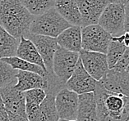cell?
I'll use <instances>...</instances> for the list:
<instances>
[{"mask_svg":"<svg viewBox=\"0 0 129 121\" xmlns=\"http://www.w3.org/2000/svg\"><path fill=\"white\" fill-rule=\"evenodd\" d=\"M112 36L98 24L81 28V49L106 54Z\"/></svg>","mask_w":129,"mask_h":121,"instance_id":"cell-5","label":"cell"},{"mask_svg":"<svg viewBox=\"0 0 129 121\" xmlns=\"http://www.w3.org/2000/svg\"><path fill=\"white\" fill-rule=\"evenodd\" d=\"M79 52L68 51L58 47L53 59V73L58 81L65 85L73 73L79 60Z\"/></svg>","mask_w":129,"mask_h":121,"instance_id":"cell-6","label":"cell"},{"mask_svg":"<svg viewBox=\"0 0 129 121\" xmlns=\"http://www.w3.org/2000/svg\"><path fill=\"white\" fill-rule=\"evenodd\" d=\"M124 32H129V4L125 5V21H124Z\"/></svg>","mask_w":129,"mask_h":121,"instance_id":"cell-26","label":"cell"},{"mask_svg":"<svg viewBox=\"0 0 129 121\" xmlns=\"http://www.w3.org/2000/svg\"><path fill=\"white\" fill-rule=\"evenodd\" d=\"M128 66H129V49L127 48L123 55L122 56V57L119 59L118 61L116 63V65L112 69L117 71H126V69H127Z\"/></svg>","mask_w":129,"mask_h":121,"instance_id":"cell-25","label":"cell"},{"mask_svg":"<svg viewBox=\"0 0 129 121\" xmlns=\"http://www.w3.org/2000/svg\"><path fill=\"white\" fill-rule=\"evenodd\" d=\"M0 110H4V104H3V101H2V97H1V95H0Z\"/></svg>","mask_w":129,"mask_h":121,"instance_id":"cell-31","label":"cell"},{"mask_svg":"<svg viewBox=\"0 0 129 121\" xmlns=\"http://www.w3.org/2000/svg\"><path fill=\"white\" fill-rule=\"evenodd\" d=\"M16 83H12L0 89L4 110L8 113L26 117L24 93L15 88Z\"/></svg>","mask_w":129,"mask_h":121,"instance_id":"cell-11","label":"cell"},{"mask_svg":"<svg viewBox=\"0 0 129 121\" xmlns=\"http://www.w3.org/2000/svg\"><path fill=\"white\" fill-rule=\"evenodd\" d=\"M8 113V115L10 121H29L27 119V117L21 116V115H17V114H14L12 113Z\"/></svg>","mask_w":129,"mask_h":121,"instance_id":"cell-27","label":"cell"},{"mask_svg":"<svg viewBox=\"0 0 129 121\" xmlns=\"http://www.w3.org/2000/svg\"><path fill=\"white\" fill-rule=\"evenodd\" d=\"M68 121H77L76 119H73V120H68Z\"/></svg>","mask_w":129,"mask_h":121,"instance_id":"cell-34","label":"cell"},{"mask_svg":"<svg viewBox=\"0 0 129 121\" xmlns=\"http://www.w3.org/2000/svg\"><path fill=\"white\" fill-rule=\"evenodd\" d=\"M126 71H127V73H129V66H127V69H126Z\"/></svg>","mask_w":129,"mask_h":121,"instance_id":"cell-32","label":"cell"},{"mask_svg":"<svg viewBox=\"0 0 129 121\" xmlns=\"http://www.w3.org/2000/svg\"><path fill=\"white\" fill-rule=\"evenodd\" d=\"M79 57L84 69L96 81H100L109 72L106 54L81 49Z\"/></svg>","mask_w":129,"mask_h":121,"instance_id":"cell-7","label":"cell"},{"mask_svg":"<svg viewBox=\"0 0 129 121\" xmlns=\"http://www.w3.org/2000/svg\"><path fill=\"white\" fill-rule=\"evenodd\" d=\"M58 45L68 51L79 52L81 50V27L71 26L57 38Z\"/></svg>","mask_w":129,"mask_h":121,"instance_id":"cell-16","label":"cell"},{"mask_svg":"<svg viewBox=\"0 0 129 121\" xmlns=\"http://www.w3.org/2000/svg\"><path fill=\"white\" fill-rule=\"evenodd\" d=\"M17 73L18 70L13 69L5 61L0 60V89L17 83Z\"/></svg>","mask_w":129,"mask_h":121,"instance_id":"cell-24","label":"cell"},{"mask_svg":"<svg viewBox=\"0 0 129 121\" xmlns=\"http://www.w3.org/2000/svg\"><path fill=\"white\" fill-rule=\"evenodd\" d=\"M93 92L99 121L129 120V97L108 91L98 81Z\"/></svg>","mask_w":129,"mask_h":121,"instance_id":"cell-1","label":"cell"},{"mask_svg":"<svg viewBox=\"0 0 129 121\" xmlns=\"http://www.w3.org/2000/svg\"><path fill=\"white\" fill-rule=\"evenodd\" d=\"M15 88L21 92L36 88L44 89L46 92L48 89V81L38 74L18 70Z\"/></svg>","mask_w":129,"mask_h":121,"instance_id":"cell-14","label":"cell"},{"mask_svg":"<svg viewBox=\"0 0 129 121\" xmlns=\"http://www.w3.org/2000/svg\"><path fill=\"white\" fill-rule=\"evenodd\" d=\"M111 3H115V4H129V0H109Z\"/></svg>","mask_w":129,"mask_h":121,"instance_id":"cell-30","label":"cell"},{"mask_svg":"<svg viewBox=\"0 0 129 121\" xmlns=\"http://www.w3.org/2000/svg\"><path fill=\"white\" fill-rule=\"evenodd\" d=\"M59 118L55 106V95L47 93L40 105L37 121H58Z\"/></svg>","mask_w":129,"mask_h":121,"instance_id":"cell-20","label":"cell"},{"mask_svg":"<svg viewBox=\"0 0 129 121\" xmlns=\"http://www.w3.org/2000/svg\"><path fill=\"white\" fill-rule=\"evenodd\" d=\"M123 43L125 47L129 49V32L124 33L123 35Z\"/></svg>","mask_w":129,"mask_h":121,"instance_id":"cell-29","label":"cell"},{"mask_svg":"<svg viewBox=\"0 0 129 121\" xmlns=\"http://www.w3.org/2000/svg\"><path fill=\"white\" fill-rule=\"evenodd\" d=\"M19 41L0 26V60L16 57Z\"/></svg>","mask_w":129,"mask_h":121,"instance_id":"cell-19","label":"cell"},{"mask_svg":"<svg viewBox=\"0 0 129 121\" xmlns=\"http://www.w3.org/2000/svg\"><path fill=\"white\" fill-rule=\"evenodd\" d=\"M1 60L5 61V62L8 63V65H10L13 69L17 70L26 71V72H32V73L38 74L40 76L44 77V78L46 79H48L49 76V74L48 73L47 70H45L39 66L30 63V62H28V61H24L22 59H21L17 57L4 58V59H1Z\"/></svg>","mask_w":129,"mask_h":121,"instance_id":"cell-22","label":"cell"},{"mask_svg":"<svg viewBox=\"0 0 129 121\" xmlns=\"http://www.w3.org/2000/svg\"><path fill=\"white\" fill-rule=\"evenodd\" d=\"M34 17L20 0H0V26L16 39L26 36Z\"/></svg>","mask_w":129,"mask_h":121,"instance_id":"cell-2","label":"cell"},{"mask_svg":"<svg viewBox=\"0 0 129 121\" xmlns=\"http://www.w3.org/2000/svg\"><path fill=\"white\" fill-rule=\"evenodd\" d=\"M25 38L30 39L34 43L42 58L48 73L49 74H53L52 69L53 59L56 51L59 47L56 39L49 36L35 35L31 33L28 34L26 36H25Z\"/></svg>","mask_w":129,"mask_h":121,"instance_id":"cell-10","label":"cell"},{"mask_svg":"<svg viewBox=\"0 0 129 121\" xmlns=\"http://www.w3.org/2000/svg\"><path fill=\"white\" fill-rule=\"evenodd\" d=\"M0 121H10L5 110H0Z\"/></svg>","mask_w":129,"mask_h":121,"instance_id":"cell-28","label":"cell"},{"mask_svg":"<svg viewBox=\"0 0 129 121\" xmlns=\"http://www.w3.org/2000/svg\"><path fill=\"white\" fill-rule=\"evenodd\" d=\"M16 57L22 59L26 61H28L30 63L39 66L45 70H47L36 46L34 45V43L30 39L25 38L23 36L20 38Z\"/></svg>","mask_w":129,"mask_h":121,"instance_id":"cell-18","label":"cell"},{"mask_svg":"<svg viewBox=\"0 0 129 121\" xmlns=\"http://www.w3.org/2000/svg\"><path fill=\"white\" fill-rule=\"evenodd\" d=\"M53 1H54V0H53Z\"/></svg>","mask_w":129,"mask_h":121,"instance_id":"cell-35","label":"cell"},{"mask_svg":"<svg viewBox=\"0 0 129 121\" xmlns=\"http://www.w3.org/2000/svg\"><path fill=\"white\" fill-rule=\"evenodd\" d=\"M70 26L71 25L58 14L55 8H52L42 15L34 17L30 26V33L56 39Z\"/></svg>","mask_w":129,"mask_h":121,"instance_id":"cell-3","label":"cell"},{"mask_svg":"<svg viewBox=\"0 0 129 121\" xmlns=\"http://www.w3.org/2000/svg\"><path fill=\"white\" fill-rule=\"evenodd\" d=\"M126 49L127 48L123 43V35L120 37H112L106 52L107 62L109 70L115 66L123 55Z\"/></svg>","mask_w":129,"mask_h":121,"instance_id":"cell-21","label":"cell"},{"mask_svg":"<svg viewBox=\"0 0 129 121\" xmlns=\"http://www.w3.org/2000/svg\"><path fill=\"white\" fill-rule=\"evenodd\" d=\"M98 82L108 91L129 97V73L127 71H117L111 69Z\"/></svg>","mask_w":129,"mask_h":121,"instance_id":"cell-13","label":"cell"},{"mask_svg":"<svg viewBox=\"0 0 129 121\" xmlns=\"http://www.w3.org/2000/svg\"><path fill=\"white\" fill-rule=\"evenodd\" d=\"M55 106L58 118L65 120L77 119L78 108V95L63 88L55 95Z\"/></svg>","mask_w":129,"mask_h":121,"instance_id":"cell-9","label":"cell"},{"mask_svg":"<svg viewBox=\"0 0 129 121\" xmlns=\"http://www.w3.org/2000/svg\"><path fill=\"white\" fill-rule=\"evenodd\" d=\"M128 121H129V120H128Z\"/></svg>","mask_w":129,"mask_h":121,"instance_id":"cell-36","label":"cell"},{"mask_svg":"<svg viewBox=\"0 0 129 121\" xmlns=\"http://www.w3.org/2000/svg\"><path fill=\"white\" fill-rule=\"evenodd\" d=\"M53 8L71 26L82 27V20L77 0H54Z\"/></svg>","mask_w":129,"mask_h":121,"instance_id":"cell-15","label":"cell"},{"mask_svg":"<svg viewBox=\"0 0 129 121\" xmlns=\"http://www.w3.org/2000/svg\"><path fill=\"white\" fill-rule=\"evenodd\" d=\"M96 83V80L94 79L84 69L79 58L73 73L65 83V88L74 92L77 95H81L93 92L95 91Z\"/></svg>","mask_w":129,"mask_h":121,"instance_id":"cell-8","label":"cell"},{"mask_svg":"<svg viewBox=\"0 0 129 121\" xmlns=\"http://www.w3.org/2000/svg\"><path fill=\"white\" fill-rule=\"evenodd\" d=\"M58 121H68V120H65V119H59Z\"/></svg>","mask_w":129,"mask_h":121,"instance_id":"cell-33","label":"cell"},{"mask_svg":"<svg viewBox=\"0 0 129 121\" xmlns=\"http://www.w3.org/2000/svg\"><path fill=\"white\" fill-rule=\"evenodd\" d=\"M109 3V0H77L82 27L98 24L102 12Z\"/></svg>","mask_w":129,"mask_h":121,"instance_id":"cell-12","label":"cell"},{"mask_svg":"<svg viewBox=\"0 0 129 121\" xmlns=\"http://www.w3.org/2000/svg\"><path fill=\"white\" fill-rule=\"evenodd\" d=\"M23 7L32 15L37 17L53 8V0H20Z\"/></svg>","mask_w":129,"mask_h":121,"instance_id":"cell-23","label":"cell"},{"mask_svg":"<svg viewBox=\"0 0 129 121\" xmlns=\"http://www.w3.org/2000/svg\"><path fill=\"white\" fill-rule=\"evenodd\" d=\"M77 121H99L94 92L78 95Z\"/></svg>","mask_w":129,"mask_h":121,"instance_id":"cell-17","label":"cell"},{"mask_svg":"<svg viewBox=\"0 0 129 121\" xmlns=\"http://www.w3.org/2000/svg\"><path fill=\"white\" fill-rule=\"evenodd\" d=\"M125 5L109 3L100 16L98 25L112 37L124 35Z\"/></svg>","mask_w":129,"mask_h":121,"instance_id":"cell-4","label":"cell"}]
</instances>
